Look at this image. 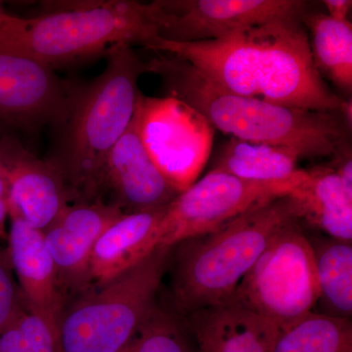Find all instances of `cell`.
I'll return each instance as SVG.
<instances>
[{"instance_id":"obj_1","label":"cell","mask_w":352,"mask_h":352,"mask_svg":"<svg viewBox=\"0 0 352 352\" xmlns=\"http://www.w3.org/2000/svg\"><path fill=\"white\" fill-rule=\"evenodd\" d=\"M184 60L220 87L244 96L311 111H339L344 99L315 67L302 18L272 21L214 41L145 46Z\"/></svg>"},{"instance_id":"obj_2","label":"cell","mask_w":352,"mask_h":352,"mask_svg":"<svg viewBox=\"0 0 352 352\" xmlns=\"http://www.w3.org/2000/svg\"><path fill=\"white\" fill-rule=\"evenodd\" d=\"M145 69L161 78L168 96L196 109L232 138L285 148L300 159H333L351 148V129L339 111L305 110L233 94L166 53L145 62Z\"/></svg>"},{"instance_id":"obj_3","label":"cell","mask_w":352,"mask_h":352,"mask_svg":"<svg viewBox=\"0 0 352 352\" xmlns=\"http://www.w3.org/2000/svg\"><path fill=\"white\" fill-rule=\"evenodd\" d=\"M106 68L91 82L73 88L57 151L48 161L63 179L69 204L102 203L106 164L135 113L138 80L146 74L129 44L105 53ZM103 204V203H102Z\"/></svg>"},{"instance_id":"obj_4","label":"cell","mask_w":352,"mask_h":352,"mask_svg":"<svg viewBox=\"0 0 352 352\" xmlns=\"http://www.w3.org/2000/svg\"><path fill=\"white\" fill-rule=\"evenodd\" d=\"M293 221L298 220L287 195L173 245L168 270L176 312L185 316L234 303L241 281L273 236Z\"/></svg>"},{"instance_id":"obj_5","label":"cell","mask_w":352,"mask_h":352,"mask_svg":"<svg viewBox=\"0 0 352 352\" xmlns=\"http://www.w3.org/2000/svg\"><path fill=\"white\" fill-rule=\"evenodd\" d=\"M28 19L25 54L51 69L104 54L118 44L145 47L159 36V0L47 2Z\"/></svg>"},{"instance_id":"obj_6","label":"cell","mask_w":352,"mask_h":352,"mask_svg":"<svg viewBox=\"0 0 352 352\" xmlns=\"http://www.w3.org/2000/svg\"><path fill=\"white\" fill-rule=\"evenodd\" d=\"M173 247L144 259L65 305L56 331L57 352H122L157 307Z\"/></svg>"},{"instance_id":"obj_7","label":"cell","mask_w":352,"mask_h":352,"mask_svg":"<svg viewBox=\"0 0 352 352\" xmlns=\"http://www.w3.org/2000/svg\"><path fill=\"white\" fill-rule=\"evenodd\" d=\"M318 298L311 245L302 224L293 221L273 236L234 303L281 328L314 311Z\"/></svg>"},{"instance_id":"obj_8","label":"cell","mask_w":352,"mask_h":352,"mask_svg":"<svg viewBox=\"0 0 352 352\" xmlns=\"http://www.w3.org/2000/svg\"><path fill=\"white\" fill-rule=\"evenodd\" d=\"M307 175L303 170L292 179L258 182L212 168L166 208L159 227V245L173 247L212 232L245 212L289 195Z\"/></svg>"},{"instance_id":"obj_9","label":"cell","mask_w":352,"mask_h":352,"mask_svg":"<svg viewBox=\"0 0 352 352\" xmlns=\"http://www.w3.org/2000/svg\"><path fill=\"white\" fill-rule=\"evenodd\" d=\"M139 131L153 161L177 188H189L207 164L214 129L196 109L166 96L139 97Z\"/></svg>"},{"instance_id":"obj_10","label":"cell","mask_w":352,"mask_h":352,"mask_svg":"<svg viewBox=\"0 0 352 352\" xmlns=\"http://www.w3.org/2000/svg\"><path fill=\"white\" fill-rule=\"evenodd\" d=\"M159 38L175 43H199L282 19L302 18L300 0H159Z\"/></svg>"},{"instance_id":"obj_11","label":"cell","mask_w":352,"mask_h":352,"mask_svg":"<svg viewBox=\"0 0 352 352\" xmlns=\"http://www.w3.org/2000/svg\"><path fill=\"white\" fill-rule=\"evenodd\" d=\"M73 87L53 69L27 57L0 55V124L23 131L60 126L68 115Z\"/></svg>"},{"instance_id":"obj_12","label":"cell","mask_w":352,"mask_h":352,"mask_svg":"<svg viewBox=\"0 0 352 352\" xmlns=\"http://www.w3.org/2000/svg\"><path fill=\"white\" fill-rule=\"evenodd\" d=\"M122 214L120 208L105 204H69L43 231L66 305L94 288L89 271L92 249L101 234Z\"/></svg>"},{"instance_id":"obj_13","label":"cell","mask_w":352,"mask_h":352,"mask_svg":"<svg viewBox=\"0 0 352 352\" xmlns=\"http://www.w3.org/2000/svg\"><path fill=\"white\" fill-rule=\"evenodd\" d=\"M179 194L145 147L135 111L108 157L102 203L132 214L166 208Z\"/></svg>"},{"instance_id":"obj_14","label":"cell","mask_w":352,"mask_h":352,"mask_svg":"<svg viewBox=\"0 0 352 352\" xmlns=\"http://www.w3.org/2000/svg\"><path fill=\"white\" fill-rule=\"evenodd\" d=\"M0 173L8 194L9 217L44 231L69 205L61 175L12 135L0 138Z\"/></svg>"},{"instance_id":"obj_15","label":"cell","mask_w":352,"mask_h":352,"mask_svg":"<svg viewBox=\"0 0 352 352\" xmlns=\"http://www.w3.org/2000/svg\"><path fill=\"white\" fill-rule=\"evenodd\" d=\"M9 219L7 249L25 305L56 332L66 303L43 232L15 215Z\"/></svg>"},{"instance_id":"obj_16","label":"cell","mask_w":352,"mask_h":352,"mask_svg":"<svg viewBox=\"0 0 352 352\" xmlns=\"http://www.w3.org/2000/svg\"><path fill=\"white\" fill-rule=\"evenodd\" d=\"M183 317L197 352H272L276 326L237 303Z\"/></svg>"},{"instance_id":"obj_17","label":"cell","mask_w":352,"mask_h":352,"mask_svg":"<svg viewBox=\"0 0 352 352\" xmlns=\"http://www.w3.org/2000/svg\"><path fill=\"white\" fill-rule=\"evenodd\" d=\"M164 210L124 214L101 234L90 256L92 286L108 283L160 247Z\"/></svg>"},{"instance_id":"obj_18","label":"cell","mask_w":352,"mask_h":352,"mask_svg":"<svg viewBox=\"0 0 352 352\" xmlns=\"http://www.w3.org/2000/svg\"><path fill=\"white\" fill-rule=\"evenodd\" d=\"M307 175L289 194L303 227L352 243V195L330 164L307 170Z\"/></svg>"},{"instance_id":"obj_19","label":"cell","mask_w":352,"mask_h":352,"mask_svg":"<svg viewBox=\"0 0 352 352\" xmlns=\"http://www.w3.org/2000/svg\"><path fill=\"white\" fill-rule=\"evenodd\" d=\"M314 252L320 314L351 320L352 243L307 235Z\"/></svg>"},{"instance_id":"obj_20","label":"cell","mask_w":352,"mask_h":352,"mask_svg":"<svg viewBox=\"0 0 352 352\" xmlns=\"http://www.w3.org/2000/svg\"><path fill=\"white\" fill-rule=\"evenodd\" d=\"M298 160L285 148L231 138L220 150L212 168L251 182H284L302 173Z\"/></svg>"},{"instance_id":"obj_21","label":"cell","mask_w":352,"mask_h":352,"mask_svg":"<svg viewBox=\"0 0 352 352\" xmlns=\"http://www.w3.org/2000/svg\"><path fill=\"white\" fill-rule=\"evenodd\" d=\"M302 22L309 30L310 50L315 67L338 87L351 94L352 25L324 13L307 12Z\"/></svg>"},{"instance_id":"obj_22","label":"cell","mask_w":352,"mask_h":352,"mask_svg":"<svg viewBox=\"0 0 352 352\" xmlns=\"http://www.w3.org/2000/svg\"><path fill=\"white\" fill-rule=\"evenodd\" d=\"M272 352H352L351 320L309 312L278 328Z\"/></svg>"},{"instance_id":"obj_23","label":"cell","mask_w":352,"mask_h":352,"mask_svg":"<svg viewBox=\"0 0 352 352\" xmlns=\"http://www.w3.org/2000/svg\"><path fill=\"white\" fill-rule=\"evenodd\" d=\"M188 333L184 321L157 305L122 352H197Z\"/></svg>"},{"instance_id":"obj_24","label":"cell","mask_w":352,"mask_h":352,"mask_svg":"<svg viewBox=\"0 0 352 352\" xmlns=\"http://www.w3.org/2000/svg\"><path fill=\"white\" fill-rule=\"evenodd\" d=\"M0 352H57L56 332L25 307L0 333Z\"/></svg>"},{"instance_id":"obj_25","label":"cell","mask_w":352,"mask_h":352,"mask_svg":"<svg viewBox=\"0 0 352 352\" xmlns=\"http://www.w3.org/2000/svg\"><path fill=\"white\" fill-rule=\"evenodd\" d=\"M27 307L7 247H0V333Z\"/></svg>"},{"instance_id":"obj_26","label":"cell","mask_w":352,"mask_h":352,"mask_svg":"<svg viewBox=\"0 0 352 352\" xmlns=\"http://www.w3.org/2000/svg\"><path fill=\"white\" fill-rule=\"evenodd\" d=\"M27 18L11 15L0 3V55L27 57Z\"/></svg>"},{"instance_id":"obj_27","label":"cell","mask_w":352,"mask_h":352,"mask_svg":"<svg viewBox=\"0 0 352 352\" xmlns=\"http://www.w3.org/2000/svg\"><path fill=\"white\" fill-rule=\"evenodd\" d=\"M330 166L339 176L344 188L352 195V153L349 148L342 154L331 159Z\"/></svg>"},{"instance_id":"obj_28","label":"cell","mask_w":352,"mask_h":352,"mask_svg":"<svg viewBox=\"0 0 352 352\" xmlns=\"http://www.w3.org/2000/svg\"><path fill=\"white\" fill-rule=\"evenodd\" d=\"M324 6L327 9L326 15L336 21H349V14L351 13V0H324Z\"/></svg>"},{"instance_id":"obj_29","label":"cell","mask_w":352,"mask_h":352,"mask_svg":"<svg viewBox=\"0 0 352 352\" xmlns=\"http://www.w3.org/2000/svg\"><path fill=\"white\" fill-rule=\"evenodd\" d=\"M7 219H9L8 194L3 176L0 173V241L7 240Z\"/></svg>"}]
</instances>
